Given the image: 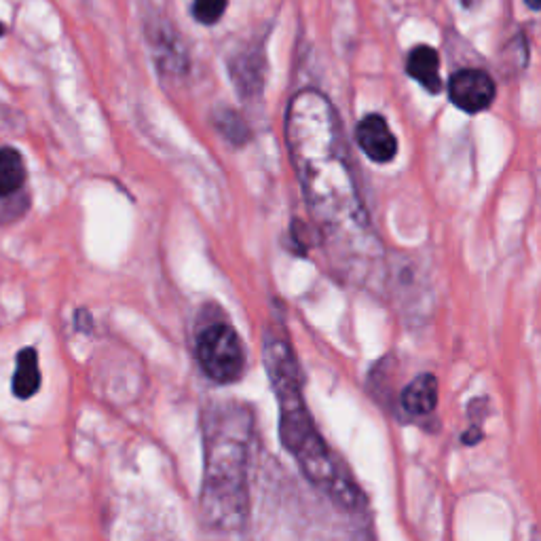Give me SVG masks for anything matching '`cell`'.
Masks as SVG:
<instances>
[{
  "label": "cell",
  "mask_w": 541,
  "mask_h": 541,
  "mask_svg": "<svg viewBox=\"0 0 541 541\" xmlns=\"http://www.w3.org/2000/svg\"><path fill=\"white\" fill-rule=\"evenodd\" d=\"M286 142L309 212L345 265H366L381 244L358 191L339 117L324 93L303 89L288 104Z\"/></svg>",
  "instance_id": "1"
},
{
  "label": "cell",
  "mask_w": 541,
  "mask_h": 541,
  "mask_svg": "<svg viewBox=\"0 0 541 541\" xmlns=\"http://www.w3.org/2000/svg\"><path fill=\"white\" fill-rule=\"evenodd\" d=\"M263 360L279 402V438L286 451L294 455L305 476L339 501L343 508L356 510L360 506V491L349 478H343L334 465L324 438L317 432L307 410L298 368L288 343L267 334L263 343Z\"/></svg>",
  "instance_id": "2"
},
{
  "label": "cell",
  "mask_w": 541,
  "mask_h": 541,
  "mask_svg": "<svg viewBox=\"0 0 541 541\" xmlns=\"http://www.w3.org/2000/svg\"><path fill=\"white\" fill-rule=\"evenodd\" d=\"M250 436L252 417L241 404H220L205 419L201 516L216 531H237L246 522Z\"/></svg>",
  "instance_id": "3"
},
{
  "label": "cell",
  "mask_w": 541,
  "mask_h": 541,
  "mask_svg": "<svg viewBox=\"0 0 541 541\" xmlns=\"http://www.w3.org/2000/svg\"><path fill=\"white\" fill-rule=\"evenodd\" d=\"M197 360L214 383L231 385L244 377L246 351L233 326L216 322L197 334Z\"/></svg>",
  "instance_id": "4"
},
{
  "label": "cell",
  "mask_w": 541,
  "mask_h": 541,
  "mask_svg": "<svg viewBox=\"0 0 541 541\" xmlns=\"http://www.w3.org/2000/svg\"><path fill=\"white\" fill-rule=\"evenodd\" d=\"M449 98L451 102L465 110V113L476 115L487 110L495 100V83L487 72L468 68L455 72L449 81Z\"/></svg>",
  "instance_id": "5"
},
{
  "label": "cell",
  "mask_w": 541,
  "mask_h": 541,
  "mask_svg": "<svg viewBox=\"0 0 541 541\" xmlns=\"http://www.w3.org/2000/svg\"><path fill=\"white\" fill-rule=\"evenodd\" d=\"M358 146L375 163H389L398 153V140L381 115H368L356 129Z\"/></svg>",
  "instance_id": "6"
},
{
  "label": "cell",
  "mask_w": 541,
  "mask_h": 541,
  "mask_svg": "<svg viewBox=\"0 0 541 541\" xmlns=\"http://www.w3.org/2000/svg\"><path fill=\"white\" fill-rule=\"evenodd\" d=\"M402 408L408 415L425 417L434 413L438 406V379L434 375H419L415 381H410L402 391Z\"/></svg>",
  "instance_id": "7"
},
{
  "label": "cell",
  "mask_w": 541,
  "mask_h": 541,
  "mask_svg": "<svg viewBox=\"0 0 541 541\" xmlns=\"http://www.w3.org/2000/svg\"><path fill=\"white\" fill-rule=\"evenodd\" d=\"M406 70L421 87H425L429 93H440L442 79H440V58L438 51L421 45L415 47L408 55Z\"/></svg>",
  "instance_id": "8"
},
{
  "label": "cell",
  "mask_w": 541,
  "mask_h": 541,
  "mask_svg": "<svg viewBox=\"0 0 541 541\" xmlns=\"http://www.w3.org/2000/svg\"><path fill=\"white\" fill-rule=\"evenodd\" d=\"M41 389V368L39 353L34 347H26L17 356V366L13 375V394L20 400H28L39 394Z\"/></svg>",
  "instance_id": "9"
},
{
  "label": "cell",
  "mask_w": 541,
  "mask_h": 541,
  "mask_svg": "<svg viewBox=\"0 0 541 541\" xmlns=\"http://www.w3.org/2000/svg\"><path fill=\"white\" fill-rule=\"evenodd\" d=\"M28 180L24 155L17 148H0V197H13L20 193Z\"/></svg>",
  "instance_id": "10"
},
{
  "label": "cell",
  "mask_w": 541,
  "mask_h": 541,
  "mask_svg": "<svg viewBox=\"0 0 541 541\" xmlns=\"http://www.w3.org/2000/svg\"><path fill=\"white\" fill-rule=\"evenodd\" d=\"M231 74L237 89L241 91V96H252L260 89V64L258 58H250V55H241L233 64H231Z\"/></svg>",
  "instance_id": "11"
},
{
  "label": "cell",
  "mask_w": 541,
  "mask_h": 541,
  "mask_svg": "<svg viewBox=\"0 0 541 541\" xmlns=\"http://www.w3.org/2000/svg\"><path fill=\"white\" fill-rule=\"evenodd\" d=\"M214 121H216V127L220 129V132L225 134V138H229L231 142H235V144L246 142L248 129H246L244 121H241V117L237 113H233V110H229V108L220 110V113L214 117Z\"/></svg>",
  "instance_id": "12"
},
{
  "label": "cell",
  "mask_w": 541,
  "mask_h": 541,
  "mask_svg": "<svg viewBox=\"0 0 541 541\" xmlns=\"http://www.w3.org/2000/svg\"><path fill=\"white\" fill-rule=\"evenodd\" d=\"M227 0H195L193 15L199 24L212 26L216 24L222 15H225Z\"/></svg>",
  "instance_id": "13"
},
{
  "label": "cell",
  "mask_w": 541,
  "mask_h": 541,
  "mask_svg": "<svg viewBox=\"0 0 541 541\" xmlns=\"http://www.w3.org/2000/svg\"><path fill=\"white\" fill-rule=\"evenodd\" d=\"M527 7L533 11H541V0H525Z\"/></svg>",
  "instance_id": "14"
},
{
  "label": "cell",
  "mask_w": 541,
  "mask_h": 541,
  "mask_svg": "<svg viewBox=\"0 0 541 541\" xmlns=\"http://www.w3.org/2000/svg\"><path fill=\"white\" fill-rule=\"evenodd\" d=\"M5 34V26H3V22H0V36H3Z\"/></svg>",
  "instance_id": "15"
}]
</instances>
